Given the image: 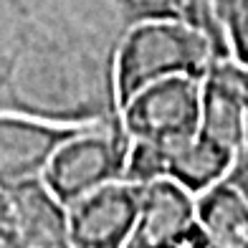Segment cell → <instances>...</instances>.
Here are the masks:
<instances>
[{
  "instance_id": "obj_13",
  "label": "cell",
  "mask_w": 248,
  "mask_h": 248,
  "mask_svg": "<svg viewBox=\"0 0 248 248\" xmlns=\"http://www.w3.org/2000/svg\"><path fill=\"white\" fill-rule=\"evenodd\" d=\"M0 248H20L13 202H10L8 190L3 187H0Z\"/></svg>"
},
{
  "instance_id": "obj_1",
  "label": "cell",
  "mask_w": 248,
  "mask_h": 248,
  "mask_svg": "<svg viewBox=\"0 0 248 248\" xmlns=\"http://www.w3.org/2000/svg\"><path fill=\"white\" fill-rule=\"evenodd\" d=\"M111 0H0V111L74 127L119 122Z\"/></svg>"
},
{
  "instance_id": "obj_9",
  "label": "cell",
  "mask_w": 248,
  "mask_h": 248,
  "mask_svg": "<svg viewBox=\"0 0 248 248\" xmlns=\"http://www.w3.org/2000/svg\"><path fill=\"white\" fill-rule=\"evenodd\" d=\"M167 155V172L165 177L185 187L190 195H202L213 185L225 180L233 162V152L195 134L175 147H165Z\"/></svg>"
},
{
  "instance_id": "obj_6",
  "label": "cell",
  "mask_w": 248,
  "mask_h": 248,
  "mask_svg": "<svg viewBox=\"0 0 248 248\" xmlns=\"http://www.w3.org/2000/svg\"><path fill=\"white\" fill-rule=\"evenodd\" d=\"M81 129L86 127L0 111V187L41 180L56 150Z\"/></svg>"
},
{
  "instance_id": "obj_11",
  "label": "cell",
  "mask_w": 248,
  "mask_h": 248,
  "mask_svg": "<svg viewBox=\"0 0 248 248\" xmlns=\"http://www.w3.org/2000/svg\"><path fill=\"white\" fill-rule=\"evenodd\" d=\"M111 3L119 10L124 26L140 23V20H155V18L183 20V23L205 31L218 43V48L231 59L220 20L216 16V10H213L210 0H111Z\"/></svg>"
},
{
  "instance_id": "obj_12",
  "label": "cell",
  "mask_w": 248,
  "mask_h": 248,
  "mask_svg": "<svg viewBox=\"0 0 248 248\" xmlns=\"http://www.w3.org/2000/svg\"><path fill=\"white\" fill-rule=\"evenodd\" d=\"M167 172V155L165 147L152 142H129L127 152V170H124V180L137 185H150L155 180H165Z\"/></svg>"
},
{
  "instance_id": "obj_16",
  "label": "cell",
  "mask_w": 248,
  "mask_h": 248,
  "mask_svg": "<svg viewBox=\"0 0 248 248\" xmlns=\"http://www.w3.org/2000/svg\"><path fill=\"white\" fill-rule=\"evenodd\" d=\"M238 66V81H241V89H243V96H246V107H248V66ZM246 140H248V132H246Z\"/></svg>"
},
{
  "instance_id": "obj_2",
  "label": "cell",
  "mask_w": 248,
  "mask_h": 248,
  "mask_svg": "<svg viewBox=\"0 0 248 248\" xmlns=\"http://www.w3.org/2000/svg\"><path fill=\"white\" fill-rule=\"evenodd\" d=\"M228 59L205 31L183 20L155 18L124 28L114 53V89L119 109L140 89L170 76L202 78L213 63Z\"/></svg>"
},
{
  "instance_id": "obj_3",
  "label": "cell",
  "mask_w": 248,
  "mask_h": 248,
  "mask_svg": "<svg viewBox=\"0 0 248 248\" xmlns=\"http://www.w3.org/2000/svg\"><path fill=\"white\" fill-rule=\"evenodd\" d=\"M129 137L122 124L111 127H86L66 140L48 167L43 170V185L63 205L84 198L109 183L124 180Z\"/></svg>"
},
{
  "instance_id": "obj_14",
  "label": "cell",
  "mask_w": 248,
  "mask_h": 248,
  "mask_svg": "<svg viewBox=\"0 0 248 248\" xmlns=\"http://www.w3.org/2000/svg\"><path fill=\"white\" fill-rule=\"evenodd\" d=\"M225 183L248 202V140L233 155V162H231L228 175H225Z\"/></svg>"
},
{
  "instance_id": "obj_5",
  "label": "cell",
  "mask_w": 248,
  "mask_h": 248,
  "mask_svg": "<svg viewBox=\"0 0 248 248\" xmlns=\"http://www.w3.org/2000/svg\"><path fill=\"white\" fill-rule=\"evenodd\" d=\"M140 200L142 185L117 180L66 205L71 248H127Z\"/></svg>"
},
{
  "instance_id": "obj_8",
  "label": "cell",
  "mask_w": 248,
  "mask_h": 248,
  "mask_svg": "<svg viewBox=\"0 0 248 248\" xmlns=\"http://www.w3.org/2000/svg\"><path fill=\"white\" fill-rule=\"evenodd\" d=\"M16 213L20 248H71L66 205L43 185L31 180L8 190Z\"/></svg>"
},
{
  "instance_id": "obj_4",
  "label": "cell",
  "mask_w": 248,
  "mask_h": 248,
  "mask_svg": "<svg viewBox=\"0 0 248 248\" xmlns=\"http://www.w3.org/2000/svg\"><path fill=\"white\" fill-rule=\"evenodd\" d=\"M200 81L193 76H170L140 89L119 109L122 129L129 140L175 147L198 134Z\"/></svg>"
},
{
  "instance_id": "obj_7",
  "label": "cell",
  "mask_w": 248,
  "mask_h": 248,
  "mask_svg": "<svg viewBox=\"0 0 248 248\" xmlns=\"http://www.w3.org/2000/svg\"><path fill=\"white\" fill-rule=\"evenodd\" d=\"M248 107L233 59H220L200 81V124L198 134L233 155L246 142Z\"/></svg>"
},
{
  "instance_id": "obj_15",
  "label": "cell",
  "mask_w": 248,
  "mask_h": 248,
  "mask_svg": "<svg viewBox=\"0 0 248 248\" xmlns=\"http://www.w3.org/2000/svg\"><path fill=\"white\" fill-rule=\"evenodd\" d=\"M241 3H248V0H210V5H213V10H216L218 20H220L225 13H231L233 8H238Z\"/></svg>"
},
{
  "instance_id": "obj_10",
  "label": "cell",
  "mask_w": 248,
  "mask_h": 248,
  "mask_svg": "<svg viewBox=\"0 0 248 248\" xmlns=\"http://www.w3.org/2000/svg\"><path fill=\"white\" fill-rule=\"evenodd\" d=\"M195 213L210 248H248V202L225 180L195 198Z\"/></svg>"
}]
</instances>
